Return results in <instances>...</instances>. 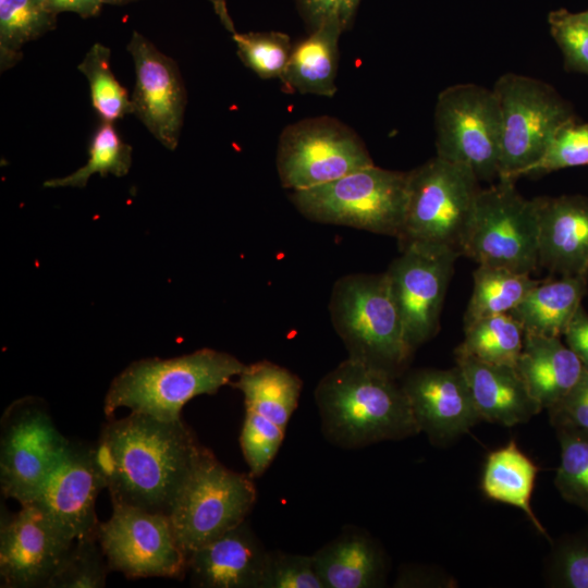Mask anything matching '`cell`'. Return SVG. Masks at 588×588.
Returning a JSON list of instances; mask_svg holds the SVG:
<instances>
[{
    "mask_svg": "<svg viewBox=\"0 0 588 588\" xmlns=\"http://www.w3.org/2000/svg\"><path fill=\"white\" fill-rule=\"evenodd\" d=\"M547 581L558 588H588V531L556 541L547 565Z\"/></svg>",
    "mask_w": 588,
    "mask_h": 588,
    "instance_id": "cell-38",
    "label": "cell"
},
{
    "mask_svg": "<svg viewBox=\"0 0 588 588\" xmlns=\"http://www.w3.org/2000/svg\"><path fill=\"white\" fill-rule=\"evenodd\" d=\"M342 27L334 21L321 24L293 45L280 78L285 90L332 97L339 68Z\"/></svg>",
    "mask_w": 588,
    "mask_h": 588,
    "instance_id": "cell-24",
    "label": "cell"
},
{
    "mask_svg": "<svg viewBox=\"0 0 588 588\" xmlns=\"http://www.w3.org/2000/svg\"><path fill=\"white\" fill-rule=\"evenodd\" d=\"M47 4L57 15L71 12L87 19L100 13L105 5L103 0H46Z\"/></svg>",
    "mask_w": 588,
    "mask_h": 588,
    "instance_id": "cell-44",
    "label": "cell"
},
{
    "mask_svg": "<svg viewBox=\"0 0 588 588\" xmlns=\"http://www.w3.org/2000/svg\"><path fill=\"white\" fill-rule=\"evenodd\" d=\"M106 489L95 445L70 441L58 465L29 504L36 505L69 539L96 534V499ZM26 505V504H25Z\"/></svg>",
    "mask_w": 588,
    "mask_h": 588,
    "instance_id": "cell-17",
    "label": "cell"
},
{
    "mask_svg": "<svg viewBox=\"0 0 588 588\" xmlns=\"http://www.w3.org/2000/svg\"><path fill=\"white\" fill-rule=\"evenodd\" d=\"M463 255L478 265L531 274L538 265L535 199L523 197L515 182L498 180L477 195Z\"/></svg>",
    "mask_w": 588,
    "mask_h": 588,
    "instance_id": "cell-9",
    "label": "cell"
},
{
    "mask_svg": "<svg viewBox=\"0 0 588 588\" xmlns=\"http://www.w3.org/2000/svg\"><path fill=\"white\" fill-rule=\"evenodd\" d=\"M72 543L36 505H21L13 513L2 507L0 586L47 588Z\"/></svg>",
    "mask_w": 588,
    "mask_h": 588,
    "instance_id": "cell-15",
    "label": "cell"
},
{
    "mask_svg": "<svg viewBox=\"0 0 588 588\" xmlns=\"http://www.w3.org/2000/svg\"><path fill=\"white\" fill-rule=\"evenodd\" d=\"M261 588H324L311 555L269 551Z\"/></svg>",
    "mask_w": 588,
    "mask_h": 588,
    "instance_id": "cell-40",
    "label": "cell"
},
{
    "mask_svg": "<svg viewBox=\"0 0 588 588\" xmlns=\"http://www.w3.org/2000/svg\"><path fill=\"white\" fill-rule=\"evenodd\" d=\"M46 0H0V66L5 71L23 57L22 48L57 25Z\"/></svg>",
    "mask_w": 588,
    "mask_h": 588,
    "instance_id": "cell-28",
    "label": "cell"
},
{
    "mask_svg": "<svg viewBox=\"0 0 588 588\" xmlns=\"http://www.w3.org/2000/svg\"><path fill=\"white\" fill-rule=\"evenodd\" d=\"M436 156L469 168L479 181L499 177L501 114L492 88L451 85L437 97Z\"/></svg>",
    "mask_w": 588,
    "mask_h": 588,
    "instance_id": "cell-10",
    "label": "cell"
},
{
    "mask_svg": "<svg viewBox=\"0 0 588 588\" xmlns=\"http://www.w3.org/2000/svg\"><path fill=\"white\" fill-rule=\"evenodd\" d=\"M479 180L467 167L438 156L408 171L400 249L420 247L463 255Z\"/></svg>",
    "mask_w": 588,
    "mask_h": 588,
    "instance_id": "cell-5",
    "label": "cell"
},
{
    "mask_svg": "<svg viewBox=\"0 0 588 588\" xmlns=\"http://www.w3.org/2000/svg\"><path fill=\"white\" fill-rule=\"evenodd\" d=\"M253 478L228 468L201 446L169 513L176 538L188 555L246 520L257 500Z\"/></svg>",
    "mask_w": 588,
    "mask_h": 588,
    "instance_id": "cell-8",
    "label": "cell"
},
{
    "mask_svg": "<svg viewBox=\"0 0 588 588\" xmlns=\"http://www.w3.org/2000/svg\"><path fill=\"white\" fill-rule=\"evenodd\" d=\"M70 440L37 397L11 403L1 418L0 488L4 498L29 504L64 455Z\"/></svg>",
    "mask_w": 588,
    "mask_h": 588,
    "instance_id": "cell-12",
    "label": "cell"
},
{
    "mask_svg": "<svg viewBox=\"0 0 588 588\" xmlns=\"http://www.w3.org/2000/svg\"><path fill=\"white\" fill-rule=\"evenodd\" d=\"M372 164L358 134L328 115L306 118L287 125L277 146L279 180L292 192L332 182Z\"/></svg>",
    "mask_w": 588,
    "mask_h": 588,
    "instance_id": "cell-11",
    "label": "cell"
},
{
    "mask_svg": "<svg viewBox=\"0 0 588 588\" xmlns=\"http://www.w3.org/2000/svg\"><path fill=\"white\" fill-rule=\"evenodd\" d=\"M269 550L247 520L188 555L187 574L196 587L261 588Z\"/></svg>",
    "mask_w": 588,
    "mask_h": 588,
    "instance_id": "cell-20",
    "label": "cell"
},
{
    "mask_svg": "<svg viewBox=\"0 0 588 588\" xmlns=\"http://www.w3.org/2000/svg\"><path fill=\"white\" fill-rule=\"evenodd\" d=\"M473 277L474 289L464 316V326L480 318L510 314L540 281L531 279L527 273L481 265H478Z\"/></svg>",
    "mask_w": 588,
    "mask_h": 588,
    "instance_id": "cell-29",
    "label": "cell"
},
{
    "mask_svg": "<svg viewBox=\"0 0 588 588\" xmlns=\"http://www.w3.org/2000/svg\"><path fill=\"white\" fill-rule=\"evenodd\" d=\"M245 366L235 356L212 348L169 359H140L112 380L103 412L110 418L117 409L126 407L161 420H179L187 402L216 393L231 383Z\"/></svg>",
    "mask_w": 588,
    "mask_h": 588,
    "instance_id": "cell-3",
    "label": "cell"
},
{
    "mask_svg": "<svg viewBox=\"0 0 588 588\" xmlns=\"http://www.w3.org/2000/svg\"><path fill=\"white\" fill-rule=\"evenodd\" d=\"M324 588H376L385 584L387 556L367 531L346 526L313 555Z\"/></svg>",
    "mask_w": 588,
    "mask_h": 588,
    "instance_id": "cell-22",
    "label": "cell"
},
{
    "mask_svg": "<svg viewBox=\"0 0 588 588\" xmlns=\"http://www.w3.org/2000/svg\"><path fill=\"white\" fill-rule=\"evenodd\" d=\"M455 360L481 420L513 427L527 422L542 411L515 367L485 363L457 351Z\"/></svg>",
    "mask_w": 588,
    "mask_h": 588,
    "instance_id": "cell-21",
    "label": "cell"
},
{
    "mask_svg": "<svg viewBox=\"0 0 588 588\" xmlns=\"http://www.w3.org/2000/svg\"><path fill=\"white\" fill-rule=\"evenodd\" d=\"M561 461L554 485L561 497L588 515V430L555 428Z\"/></svg>",
    "mask_w": 588,
    "mask_h": 588,
    "instance_id": "cell-34",
    "label": "cell"
},
{
    "mask_svg": "<svg viewBox=\"0 0 588 588\" xmlns=\"http://www.w3.org/2000/svg\"><path fill=\"white\" fill-rule=\"evenodd\" d=\"M329 311L348 358L397 377L413 355L385 272L336 280Z\"/></svg>",
    "mask_w": 588,
    "mask_h": 588,
    "instance_id": "cell-4",
    "label": "cell"
},
{
    "mask_svg": "<svg viewBox=\"0 0 588 588\" xmlns=\"http://www.w3.org/2000/svg\"><path fill=\"white\" fill-rule=\"evenodd\" d=\"M457 257L460 255L450 250L408 247L401 250V256L385 271L413 353L439 330L444 296Z\"/></svg>",
    "mask_w": 588,
    "mask_h": 588,
    "instance_id": "cell-14",
    "label": "cell"
},
{
    "mask_svg": "<svg viewBox=\"0 0 588 588\" xmlns=\"http://www.w3.org/2000/svg\"><path fill=\"white\" fill-rule=\"evenodd\" d=\"M548 21L565 69L588 75V23L566 10L551 12Z\"/></svg>",
    "mask_w": 588,
    "mask_h": 588,
    "instance_id": "cell-39",
    "label": "cell"
},
{
    "mask_svg": "<svg viewBox=\"0 0 588 588\" xmlns=\"http://www.w3.org/2000/svg\"><path fill=\"white\" fill-rule=\"evenodd\" d=\"M88 155L85 166L64 177L47 180L44 186L83 188L95 173L123 176L132 166V147L122 140L110 122L100 121L91 137Z\"/></svg>",
    "mask_w": 588,
    "mask_h": 588,
    "instance_id": "cell-32",
    "label": "cell"
},
{
    "mask_svg": "<svg viewBox=\"0 0 588 588\" xmlns=\"http://www.w3.org/2000/svg\"><path fill=\"white\" fill-rule=\"evenodd\" d=\"M585 166H588V122L575 119L556 130L542 157L526 175L547 174Z\"/></svg>",
    "mask_w": 588,
    "mask_h": 588,
    "instance_id": "cell-36",
    "label": "cell"
},
{
    "mask_svg": "<svg viewBox=\"0 0 588 588\" xmlns=\"http://www.w3.org/2000/svg\"><path fill=\"white\" fill-rule=\"evenodd\" d=\"M110 567L97 532L73 541L47 588H102Z\"/></svg>",
    "mask_w": 588,
    "mask_h": 588,
    "instance_id": "cell-35",
    "label": "cell"
},
{
    "mask_svg": "<svg viewBox=\"0 0 588 588\" xmlns=\"http://www.w3.org/2000/svg\"><path fill=\"white\" fill-rule=\"evenodd\" d=\"M222 23L232 33L237 56L259 77L281 78L292 50L289 35L278 30L237 33L222 0H211Z\"/></svg>",
    "mask_w": 588,
    "mask_h": 588,
    "instance_id": "cell-31",
    "label": "cell"
},
{
    "mask_svg": "<svg viewBox=\"0 0 588 588\" xmlns=\"http://www.w3.org/2000/svg\"><path fill=\"white\" fill-rule=\"evenodd\" d=\"M407 193L408 171L372 164L322 185L293 191L290 199L311 221L397 237Z\"/></svg>",
    "mask_w": 588,
    "mask_h": 588,
    "instance_id": "cell-6",
    "label": "cell"
},
{
    "mask_svg": "<svg viewBox=\"0 0 588 588\" xmlns=\"http://www.w3.org/2000/svg\"><path fill=\"white\" fill-rule=\"evenodd\" d=\"M501 114L498 180L516 181L542 157L551 137L577 119L550 84L523 74H502L492 87Z\"/></svg>",
    "mask_w": 588,
    "mask_h": 588,
    "instance_id": "cell-7",
    "label": "cell"
},
{
    "mask_svg": "<svg viewBox=\"0 0 588 588\" xmlns=\"http://www.w3.org/2000/svg\"><path fill=\"white\" fill-rule=\"evenodd\" d=\"M99 523L97 539L111 571L127 578L187 575L188 554L181 547L170 516L128 505H112Z\"/></svg>",
    "mask_w": 588,
    "mask_h": 588,
    "instance_id": "cell-13",
    "label": "cell"
},
{
    "mask_svg": "<svg viewBox=\"0 0 588 588\" xmlns=\"http://www.w3.org/2000/svg\"><path fill=\"white\" fill-rule=\"evenodd\" d=\"M464 329V340L455 351L485 363L515 367L525 331L511 314L480 318Z\"/></svg>",
    "mask_w": 588,
    "mask_h": 588,
    "instance_id": "cell-30",
    "label": "cell"
},
{
    "mask_svg": "<svg viewBox=\"0 0 588 588\" xmlns=\"http://www.w3.org/2000/svg\"><path fill=\"white\" fill-rule=\"evenodd\" d=\"M515 369L531 397L548 409L580 379L584 368L560 336L525 333Z\"/></svg>",
    "mask_w": 588,
    "mask_h": 588,
    "instance_id": "cell-23",
    "label": "cell"
},
{
    "mask_svg": "<svg viewBox=\"0 0 588 588\" xmlns=\"http://www.w3.org/2000/svg\"><path fill=\"white\" fill-rule=\"evenodd\" d=\"M538 215V265L551 273L588 277V197L534 198Z\"/></svg>",
    "mask_w": 588,
    "mask_h": 588,
    "instance_id": "cell-19",
    "label": "cell"
},
{
    "mask_svg": "<svg viewBox=\"0 0 588 588\" xmlns=\"http://www.w3.org/2000/svg\"><path fill=\"white\" fill-rule=\"evenodd\" d=\"M244 395L245 409L286 429L297 408L303 381L285 367L269 360L246 365L230 383Z\"/></svg>",
    "mask_w": 588,
    "mask_h": 588,
    "instance_id": "cell-27",
    "label": "cell"
},
{
    "mask_svg": "<svg viewBox=\"0 0 588 588\" xmlns=\"http://www.w3.org/2000/svg\"><path fill=\"white\" fill-rule=\"evenodd\" d=\"M551 425L588 430V372L556 404L547 409Z\"/></svg>",
    "mask_w": 588,
    "mask_h": 588,
    "instance_id": "cell-42",
    "label": "cell"
},
{
    "mask_svg": "<svg viewBox=\"0 0 588 588\" xmlns=\"http://www.w3.org/2000/svg\"><path fill=\"white\" fill-rule=\"evenodd\" d=\"M135 1H139V0H103L105 4H112V5L128 4Z\"/></svg>",
    "mask_w": 588,
    "mask_h": 588,
    "instance_id": "cell-45",
    "label": "cell"
},
{
    "mask_svg": "<svg viewBox=\"0 0 588 588\" xmlns=\"http://www.w3.org/2000/svg\"><path fill=\"white\" fill-rule=\"evenodd\" d=\"M110 61V48L96 42L77 68L88 81L91 106L100 121L114 123L133 110L127 90L115 78Z\"/></svg>",
    "mask_w": 588,
    "mask_h": 588,
    "instance_id": "cell-33",
    "label": "cell"
},
{
    "mask_svg": "<svg viewBox=\"0 0 588 588\" xmlns=\"http://www.w3.org/2000/svg\"><path fill=\"white\" fill-rule=\"evenodd\" d=\"M362 0H294L308 30L334 21L346 32L352 28Z\"/></svg>",
    "mask_w": 588,
    "mask_h": 588,
    "instance_id": "cell-41",
    "label": "cell"
},
{
    "mask_svg": "<svg viewBox=\"0 0 588 588\" xmlns=\"http://www.w3.org/2000/svg\"><path fill=\"white\" fill-rule=\"evenodd\" d=\"M538 473L539 467L512 439L506 445L488 454L480 487L486 498L524 512L538 532L549 539L547 530L531 507V495Z\"/></svg>",
    "mask_w": 588,
    "mask_h": 588,
    "instance_id": "cell-26",
    "label": "cell"
},
{
    "mask_svg": "<svg viewBox=\"0 0 588 588\" xmlns=\"http://www.w3.org/2000/svg\"><path fill=\"white\" fill-rule=\"evenodd\" d=\"M588 277L540 280L510 314L525 333L562 336L581 306Z\"/></svg>",
    "mask_w": 588,
    "mask_h": 588,
    "instance_id": "cell-25",
    "label": "cell"
},
{
    "mask_svg": "<svg viewBox=\"0 0 588 588\" xmlns=\"http://www.w3.org/2000/svg\"><path fill=\"white\" fill-rule=\"evenodd\" d=\"M126 49L135 69L132 113L161 145L174 150L179 145L187 102L179 66L136 30Z\"/></svg>",
    "mask_w": 588,
    "mask_h": 588,
    "instance_id": "cell-16",
    "label": "cell"
},
{
    "mask_svg": "<svg viewBox=\"0 0 588 588\" xmlns=\"http://www.w3.org/2000/svg\"><path fill=\"white\" fill-rule=\"evenodd\" d=\"M401 384L419 432H425L434 445L452 442L481 420L457 366L417 369Z\"/></svg>",
    "mask_w": 588,
    "mask_h": 588,
    "instance_id": "cell-18",
    "label": "cell"
},
{
    "mask_svg": "<svg viewBox=\"0 0 588 588\" xmlns=\"http://www.w3.org/2000/svg\"><path fill=\"white\" fill-rule=\"evenodd\" d=\"M563 336L566 345L580 360L588 372V313L583 305L577 309Z\"/></svg>",
    "mask_w": 588,
    "mask_h": 588,
    "instance_id": "cell-43",
    "label": "cell"
},
{
    "mask_svg": "<svg viewBox=\"0 0 588 588\" xmlns=\"http://www.w3.org/2000/svg\"><path fill=\"white\" fill-rule=\"evenodd\" d=\"M577 15H578L583 21H585L586 23H588V10L583 11V12H578Z\"/></svg>",
    "mask_w": 588,
    "mask_h": 588,
    "instance_id": "cell-46",
    "label": "cell"
},
{
    "mask_svg": "<svg viewBox=\"0 0 588 588\" xmlns=\"http://www.w3.org/2000/svg\"><path fill=\"white\" fill-rule=\"evenodd\" d=\"M324 438L342 449H359L419 433L396 377L346 358L315 389Z\"/></svg>",
    "mask_w": 588,
    "mask_h": 588,
    "instance_id": "cell-2",
    "label": "cell"
},
{
    "mask_svg": "<svg viewBox=\"0 0 588 588\" xmlns=\"http://www.w3.org/2000/svg\"><path fill=\"white\" fill-rule=\"evenodd\" d=\"M284 437L285 429L255 412L245 409L240 445L254 478L262 476L268 469Z\"/></svg>",
    "mask_w": 588,
    "mask_h": 588,
    "instance_id": "cell-37",
    "label": "cell"
},
{
    "mask_svg": "<svg viewBox=\"0 0 588 588\" xmlns=\"http://www.w3.org/2000/svg\"><path fill=\"white\" fill-rule=\"evenodd\" d=\"M201 446L183 419L136 412L111 418L95 449L112 505L169 515Z\"/></svg>",
    "mask_w": 588,
    "mask_h": 588,
    "instance_id": "cell-1",
    "label": "cell"
}]
</instances>
